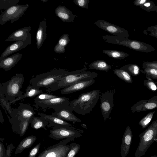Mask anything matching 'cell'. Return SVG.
<instances>
[{
	"mask_svg": "<svg viewBox=\"0 0 157 157\" xmlns=\"http://www.w3.org/2000/svg\"><path fill=\"white\" fill-rule=\"evenodd\" d=\"M100 94L98 90L82 93L77 99L70 101V105L73 111L78 114H88L97 103Z\"/></svg>",
	"mask_w": 157,
	"mask_h": 157,
	"instance_id": "1",
	"label": "cell"
},
{
	"mask_svg": "<svg viewBox=\"0 0 157 157\" xmlns=\"http://www.w3.org/2000/svg\"><path fill=\"white\" fill-rule=\"evenodd\" d=\"M86 70L85 67L76 71H68L60 80L48 89V91H54L64 88L80 81L90 80L97 77L98 74L96 72L86 71Z\"/></svg>",
	"mask_w": 157,
	"mask_h": 157,
	"instance_id": "2",
	"label": "cell"
},
{
	"mask_svg": "<svg viewBox=\"0 0 157 157\" xmlns=\"http://www.w3.org/2000/svg\"><path fill=\"white\" fill-rule=\"evenodd\" d=\"M69 71L61 68H55L39 74L29 81L30 84L36 88L45 87L47 89L60 80Z\"/></svg>",
	"mask_w": 157,
	"mask_h": 157,
	"instance_id": "3",
	"label": "cell"
},
{
	"mask_svg": "<svg viewBox=\"0 0 157 157\" xmlns=\"http://www.w3.org/2000/svg\"><path fill=\"white\" fill-rule=\"evenodd\" d=\"M24 80L23 74L17 73L9 81L0 84V89L10 103L24 94L21 90Z\"/></svg>",
	"mask_w": 157,
	"mask_h": 157,
	"instance_id": "4",
	"label": "cell"
},
{
	"mask_svg": "<svg viewBox=\"0 0 157 157\" xmlns=\"http://www.w3.org/2000/svg\"><path fill=\"white\" fill-rule=\"evenodd\" d=\"M102 37L106 43L123 45L137 51L148 53L155 50L150 44L143 42L113 35L102 36Z\"/></svg>",
	"mask_w": 157,
	"mask_h": 157,
	"instance_id": "5",
	"label": "cell"
},
{
	"mask_svg": "<svg viewBox=\"0 0 157 157\" xmlns=\"http://www.w3.org/2000/svg\"><path fill=\"white\" fill-rule=\"evenodd\" d=\"M140 141L135 157H142L153 142H157V119L139 135Z\"/></svg>",
	"mask_w": 157,
	"mask_h": 157,
	"instance_id": "6",
	"label": "cell"
},
{
	"mask_svg": "<svg viewBox=\"0 0 157 157\" xmlns=\"http://www.w3.org/2000/svg\"><path fill=\"white\" fill-rule=\"evenodd\" d=\"M70 101L68 98L65 97H58L43 101H35L36 105L43 109L52 108L57 111L66 109L72 112L73 110L70 105Z\"/></svg>",
	"mask_w": 157,
	"mask_h": 157,
	"instance_id": "7",
	"label": "cell"
},
{
	"mask_svg": "<svg viewBox=\"0 0 157 157\" xmlns=\"http://www.w3.org/2000/svg\"><path fill=\"white\" fill-rule=\"evenodd\" d=\"M29 7L28 4H17L5 10L0 15V25H2L10 21L11 23H13L18 20L24 14Z\"/></svg>",
	"mask_w": 157,
	"mask_h": 157,
	"instance_id": "8",
	"label": "cell"
},
{
	"mask_svg": "<svg viewBox=\"0 0 157 157\" xmlns=\"http://www.w3.org/2000/svg\"><path fill=\"white\" fill-rule=\"evenodd\" d=\"M83 132V130L73 126L63 125L55 126L50 130L51 135L59 139L80 137Z\"/></svg>",
	"mask_w": 157,
	"mask_h": 157,
	"instance_id": "9",
	"label": "cell"
},
{
	"mask_svg": "<svg viewBox=\"0 0 157 157\" xmlns=\"http://www.w3.org/2000/svg\"><path fill=\"white\" fill-rule=\"evenodd\" d=\"M115 92L114 90H109L102 93L100 96V108L105 121L109 118L113 107V95Z\"/></svg>",
	"mask_w": 157,
	"mask_h": 157,
	"instance_id": "10",
	"label": "cell"
},
{
	"mask_svg": "<svg viewBox=\"0 0 157 157\" xmlns=\"http://www.w3.org/2000/svg\"><path fill=\"white\" fill-rule=\"evenodd\" d=\"M98 27L115 36L128 39V32L124 29L115 25L103 20H99L94 22Z\"/></svg>",
	"mask_w": 157,
	"mask_h": 157,
	"instance_id": "11",
	"label": "cell"
},
{
	"mask_svg": "<svg viewBox=\"0 0 157 157\" xmlns=\"http://www.w3.org/2000/svg\"><path fill=\"white\" fill-rule=\"evenodd\" d=\"M72 144L60 145L52 147L42 152L37 157H66Z\"/></svg>",
	"mask_w": 157,
	"mask_h": 157,
	"instance_id": "12",
	"label": "cell"
},
{
	"mask_svg": "<svg viewBox=\"0 0 157 157\" xmlns=\"http://www.w3.org/2000/svg\"><path fill=\"white\" fill-rule=\"evenodd\" d=\"M157 108V95L149 99L141 100L135 104L131 108L133 113L140 112Z\"/></svg>",
	"mask_w": 157,
	"mask_h": 157,
	"instance_id": "13",
	"label": "cell"
},
{
	"mask_svg": "<svg viewBox=\"0 0 157 157\" xmlns=\"http://www.w3.org/2000/svg\"><path fill=\"white\" fill-rule=\"evenodd\" d=\"M19 105L17 109H13L12 113V115H15L19 120L24 121L34 116L35 112L30 105L22 103H19Z\"/></svg>",
	"mask_w": 157,
	"mask_h": 157,
	"instance_id": "14",
	"label": "cell"
},
{
	"mask_svg": "<svg viewBox=\"0 0 157 157\" xmlns=\"http://www.w3.org/2000/svg\"><path fill=\"white\" fill-rule=\"evenodd\" d=\"M31 26L25 27L17 29L11 34L4 42L25 41L31 39Z\"/></svg>",
	"mask_w": 157,
	"mask_h": 157,
	"instance_id": "15",
	"label": "cell"
},
{
	"mask_svg": "<svg viewBox=\"0 0 157 157\" xmlns=\"http://www.w3.org/2000/svg\"><path fill=\"white\" fill-rule=\"evenodd\" d=\"M31 43V39L25 41H15L7 47L2 53L0 57V61L10 55L25 48Z\"/></svg>",
	"mask_w": 157,
	"mask_h": 157,
	"instance_id": "16",
	"label": "cell"
},
{
	"mask_svg": "<svg viewBox=\"0 0 157 157\" xmlns=\"http://www.w3.org/2000/svg\"><path fill=\"white\" fill-rule=\"evenodd\" d=\"M95 82V80L94 79L80 81L63 88L60 90V92L62 94H69L83 90L92 85Z\"/></svg>",
	"mask_w": 157,
	"mask_h": 157,
	"instance_id": "17",
	"label": "cell"
},
{
	"mask_svg": "<svg viewBox=\"0 0 157 157\" xmlns=\"http://www.w3.org/2000/svg\"><path fill=\"white\" fill-rule=\"evenodd\" d=\"M132 139V134L129 126H128L124 134L121 147V157H126L128 155Z\"/></svg>",
	"mask_w": 157,
	"mask_h": 157,
	"instance_id": "18",
	"label": "cell"
},
{
	"mask_svg": "<svg viewBox=\"0 0 157 157\" xmlns=\"http://www.w3.org/2000/svg\"><path fill=\"white\" fill-rule=\"evenodd\" d=\"M56 15L64 22H73L77 16L67 7L59 5L55 10Z\"/></svg>",
	"mask_w": 157,
	"mask_h": 157,
	"instance_id": "19",
	"label": "cell"
},
{
	"mask_svg": "<svg viewBox=\"0 0 157 157\" xmlns=\"http://www.w3.org/2000/svg\"><path fill=\"white\" fill-rule=\"evenodd\" d=\"M22 54L17 53L10 56H7L0 61V68L5 71L10 70L21 60Z\"/></svg>",
	"mask_w": 157,
	"mask_h": 157,
	"instance_id": "20",
	"label": "cell"
},
{
	"mask_svg": "<svg viewBox=\"0 0 157 157\" xmlns=\"http://www.w3.org/2000/svg\"><path fill=\"white\" fill-rule=\"evenodd\" d=\"M51 115L57 117L63 120L69 121L82 122L81 120L69 110L62 109L55 111Z\"/></svg>",
	"mask_w": 157,
	"mask_h": 157,
	"instance_id": "21",
	"label": "cell"
},
{
	"mask_svg": "<svg viewBox=\"0 0 157 157\" xmlns=\"http://www.w3.org/2000/svg\"><path fill=\"white\" fill-rule=\"evenodd\" d=\"M46 21L45 19L40 22L36 33V44L38 49L42 46L46 39Z\"/></svg>",
	"mask_w": 157,
	"mask_h": 157,
	"instance_id": "22",
	"label": "cell"
},
{
	"mask_svg": "<svg viewBox=\"0 0 157 157\" xmlns=\"http://www.w3.org/2000/svg\"><path fill=\"white\" fill-rule=\"evenodd\" d=\"M25 92L21 96L16 98L10 102L14 104L17 101L27 98H33L36 96L43 92V90L39 88H36L30 84H29L25 90Z\"/></svg>",
	"mask_w": 157,
	"mask_h": 157,
	"instance_id": "23",
	"label": "cell"
},
{
	"mask_svg": "<svg viewBox=\"0 0 157 157\" xmlns=\"http://www.w3.org/2000/svg\"><path fill=\"white\" fill-rule=\"evenodd\" d=\"M38 114L45 120L47 122L48 124L54 125L55 126L59 125L72 126L71 124L66 121L63 120L51 114L48 115L41 113H38Z\"/></svg>",
	"mask_w": 157,
	"mask_h": 157,
	"instance_id": "24",
	"label": "cell"
},
{
	"mask_svg": "<svg viewBox=\"0 0 157 157\" xmlns=\"http://www.w3.org/2000/svg\"><path fill=\"white\" fill-rule=\"evenodd\" d=\"M36 137L34 136L27 137L21 141L17 147L15 154L21 152L27 148L30 147L35 142Z\"/></svg>",
	"mask_w": 157,
	"mask_h": 157,
	"instance_id": "25",
	"label": "cell"
},
{
	"mask_svg": "<svg viewBox=\"0 0 157 157\" xmlns=\"http://www.w3.org/2000/svg\"><path fill=\"white\" fill-rule=\"evenodd\" d=\"M90 69H94L102 71H108L112 67V66L107 64L102 60H98L91 63L88 66Z\"/></svg>",
	"mask_w": 157,
	"mask_h": 157,
	"instance_id": "26",
	"label": "cell"
},
{
	"mask_svg": "<svg viewBox=\"0 0 157 157\" xmlns=\"http://www.w3.org/2000/svg\"><path fill=\"white\" fill-rule=\"evenodd\" d=\"M30 123L31 127L34 129H37L40 128H45L47 122L41 117L33 116L30 119Z\"/></svg>",
	"mask_w": 157,
	"mask_h": 157,
	"instance_id": "27",
	"label": "cell"
},
{
	"mask_svg": "<svg viewBox=\"0 0 157 157\" xmlns=\"http://www.w3.org/2000/svg\"><path fill=\"white\" fill-rule=\"evenodd\" d=\"M113 72L119 78L125 82L132 83V79L131 75L126 71L120 69H116L113 70Z\"/></svg>",
	"mask_w": 157,
	"mask_h": 157,
	"instance_id": "28",
	"label": "cell"
},
{
	"mask_svg": "<svg viewBox=\"0 0 157 157\" xmlns=\"http://www.w3.org/2000/svg\"><path fill=\"white\" fill-rule=\"evenodd\" d=\"M102 52L109 56L117 59H123L129 56V54L123 52L105 49Z\"/></svg>",
	"mask_w": 157,
	"mask_h": 157,
	"instance_id": "29",
	"label": "cell"
},
{
	"mask_svg": "<svg viewBox=\"0 0 157 157\" xmlns=\"http://www.w3.org/2000/svg\"><path fill=\"white\" fill-rule=\"evenodd\" d=\"M120 68L126 71L133 76L139 75L140 71V68L139 66L135 64L125 65Z\"/></svg>",
	"mask_w": 157,
	"mask_h": 157,
	"instance_id": "30",
	"label": "cell"
},
{
	"mask_svg": "<svg viewBox=\"0 0 157 157\" xmlns=\"http://www.w3.org/2000/svg\"><path fill=\"white\" fill-rule=\"evenodd\" d=\"M0 105L5 109L6 111L11 117L13 110V108H12L10 106V102L6 98L4 94L1 89H0Z\"/></svg>",
	"mask_w": 157,
	"mask_h": 157,
	"instance_id": "31",
	"label": "cell"
},
{
	"mask_svg": "<svg viewBox=\"0 0 157 157\" xmlns=\"http://www.w3.org/2000/svg\"><path fill=\"white\" fill-rule=\"evenodd\" d=\"M155 112L154 111L148 113L140 121L138 124L142 128L144 129L148 126L152 120Z\"/></svg>",
	"mask_w": 157,
	"mask_h": 157,
	"instance_id": "32",
	"label": "cell"
},
{
	"mask_svg": "<svg viewBox=\"0 0 157 157\" xmlns=\"http://www.w3.org/2000/svg\"><path fill=\"white\" fill-rule=\"evenodd\" d=\"M20 0H0V9L6 10L10 7L17 5Z\"/></svg>",
	"mask_w": 157,
	"mask_h": 157,
	"instance_id": "33",
	"label": "cell"
},
{
	"mask_svg": "<svg viewBox=\"0 0 157 157\" xmlns=\"http://www.w3.org/2000/svg\"><path fill=\"white\" fill-rule=\"evenodd\" d=\"M140 72L145 75L146 77L157 79V70L156 69L147 68L140 70Z\"/></svg>",
	"mask_w": 157,
	"mask_h": 157,
	"instance_id": "34",
	"label": "cell"
},
{
	"mask_svg": "<svg viewBox=\"0 0 157 157\" xmlns=\"http://www.w3.org/2000/svg\"><path fill=\"white\" fill-rule=\"evenodd\" d=\"M143 10L150 12L155 11L157 10V6L153 2L147 0V1L140 7Z\"/></svg>",
	"mask_w": 157,
	"mask_h": 157,
	"instance_id": "35",
	"label": "cell"
},
{
	"mask_svg": "<svg viewBox=\"0 0 157 157\" xmlns=\"http://www.w3.org/2000/svg\"><path fill=\"white\" fill-rule=\"evenodd\" d=\"M80 148V145L76 143H73L66 157H74L78 153Z\"/></svg>",
	"mask_w": 157,
	"mask_h": 157,
	"instance_id": "36",
	"label": "cell"
},
{
	"mask_svg": "<svg viewBox=\"0 0 157 157\" xmlns=\"http://www.w3.org/2000/svg\"><path fill=\"white\" fill-rule=\"evenodd\" d=\"M144 33L157 38V25L151 26L143 31Z\"/></svg>",
	"mask_w": 157,
	"mask_h": 157,
	"instance_id": "37",
	"label": "cell"
},
{
	"mask_svg": "<svg viewBox=\"0 0 157 157\" xmlns=\"http://www.w3.org/2000/svg\"><path fill=\"white\" fill-rule=\"evenodd\" d=\"M59 96L53 94L41 93L36 96L35 99V101L45 100L58 97Z\"/></svg>",
	"mask_w": 157,
	"mask_h": 157,
	"instance_id": "38",
	"label": "cell"
},
{
	"mask_svg": "<svg viewBox=\"0 0 157 157\" xmlns=\"http://www.w3.org/2000/svg\"><path fill=\"white\" fill-rule=\"evenodd\" d=\"M70 41L69 34L65 33L62 35L60 38L57 44L63 47H65L68 44Z\"/></svg>",
	"mask_w": 157,
	"mask_h": 157,
	"instance_id": "39",
	"label": "cell"
},
{
	"mask_svg": "<svg viewBox=\"0 0 157 157\" xmlns=\"http://www.w3.org/2000/svg\"><path fill=\"white\" fill-rule=\"evenodd\" d=\"M148 78L147 80H145L144 81V85L146 86L149 90L155 91L157 90V86L155 82L151 79L150 78L146 77Z\"/></svg>",
	"mask_w": 157,
	"mask_h": 157,
	"instance_id": "40",
	"label": "cell"
},
{
	"mask_svg": "<svg viewBox=\"0 0 157 157\" xmlns=\"http://www.w3.org/2000/svg\"><path fill=\"white\" fill-rule=\"evenodd\" d=\"M31 118H28L25 121H21L20 123L19 127L22 136H23L26 131L29 124L30 123Z\"/></svg>",
	"mask_w": 157,
	"mask_h": 157,
	"instance_id": "41",
	"label": "cell"
},
{
	"mask_svg": "<svg viewBox=\"0 0 157 157\" xmlns=\"http://www.w3.org/2000/svg\"><path fill=\"white\" fill-rule=\"evenodd\" d=\"M74 2L78 6L86 9L88 8L89 0H73Z\"/></svg>",
	"mask_w": 157,
	"mask_h": 157,
	"instance_id": "42",
	"label": "cell"
},
{
	"mask_svg": "<svg viewBox=\"0 0 157 157\" xmlns=\"http://www.w3.org/2000/svg\"><path fill=\"white\" fill-rule=\"evenodd\" d=\"M142 67L143 69L150 68L157 70V61L144 62L142 63Z\"/></svg>",
	"mask_w": 157,
	"mask_h": 157,
	"instance_id": "43",
	"label": "cell"
},
{
	"mask_svg": "<svg viewBox=\"0 0 157 157\" xmlns=\"http://www.w3.org/2000/svg\"><path fill=\"white\" fill-rule=\"evenodd\" d=\"M40 145V143H39L35 146L30 151L28 157H35L38 153Z\"/></svg>",
	"mask_w": 157,
	"mask_h": 157,
	"instance_id": "44",
	"label": "cell"
},
{
	"mask_svg": "<svg viewBox=\"0 0 157 157\" xmlns=\"http://www.w3.org/2000/svg\"><path fill=\"white\" fill-rule=\"evenodd\" d=\"M53 49L55 52L59 54L63 53L65 51V47L60 46L57 44L55 45Z\"/></svg>",
	"mask_w": 157,
	"mask_h": 157,
	"instance_id": "45",
	"label": "cell"
},
{
	"mask_svg": "<svg viewBox=\"0 0 157 157\" xmlns=\"http://www.w3.org/2000/svg\"><path fill=\"white\" fill-rule=\"evenodd\" d=\"M147 0H135L133 3L135 5L140 7L147 1Z\"/></svg>",
	"mask_w": 157,
	"mask_h": 157,
	"instance_id": "46",
	"label": "cell"
},
{
	"mask_svg": "<svg viewBox=\"0 0 157 157\" xmlns=\"http://www.w3.org/2000/svg\"><path fill=\"white\" fill-rule=\"evenodd\" d=\"M3 150L2 145L1 143L0 144V157H3Z\"/></svg>",
	"mask_w": 157,
	"mask_h": 157,
	"instance_id": "47",
	"label": "cell"
},
{
	"mask_svg": "<svg viewBox=\"0 0 157 157\" xmlns=\"http://www.w3.org/2000/svg\"><path fill=\"white\" fill-rule=\"evenodd\" d=\"M0 121L1 122H3L4 121L3 117L2 115V113L1 111H0Z\"/></svg>",
	"mask_w": 157,
	"mask_h": 157,
	"instance_id": "48",
	"label": "cell"
},
{
	"mask_svg": "<svg viewBox=\"0 0 157 157\" xmlns=\"http://www.w3.org/2000/svg\"><path fill=\"white\" fill-rule=\"evenodd\" d=\"M40 1H42L43 2H44L48 1V0H40Z\"/></svg>",
	"mask_w": 157,
	"mask_h": 157,
	"instance_id": "49",
	"label": "cell"
},
{
	"mask_svg": "<svg viewBox=\"0 0 157 157\" xmlns=\"http://www.w3.org/2000/svg\"><path fill=\"white\" fill-rule=\"evenodd\" d=\"M150 157H157V156L156 155H153L150 156Z\"/></svg>",
	"mask_w": 157,
	"mask_h": 157,
	"instance_id": "50",
	"label": "cell"
},
{
	"mask_svg": "<svg viewBox=\"0 0 157 157\" xmlns=\"http://www.w3.org/2000/svg\"><path fill=\"white\" fill-rule=\"evenodd\" d=\"M156 13H157V10L155 11Z\"/></svg>",
	"mask_w": 157,
	"mask_h": 157,
	"instance_id": "51",
	"label": "cell"
}]
</instances>
